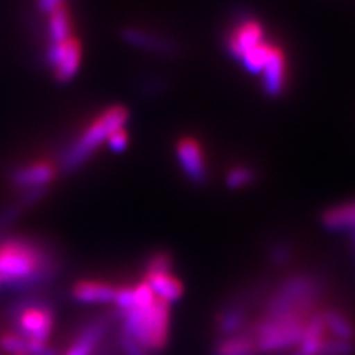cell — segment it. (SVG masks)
Listing matches in <instances>:
<instances>
[{"instance_id": "1", "label": "cell", "mask_w": 355, "mask_h": 355, "mask_svg": "<svg viewBox=\"0 0 355 355\" xmlns=\"http://www.w3.org/2000/svg\"><path fill=\"white\" fill-rule=\"evenodd\" d=\"M60 273L53 250L28 239L0 241V279L17 291H32L48 285Z\"/></svg>"}, {"instance_id": "2", "label": "cell", "mask_w": 355, "mask_h": 355, "mask_svg": "<svg viewBox=\"0 0 355 355\" xmlns=\"http://www.w3.org/2000/svg\"><path fill=\"white\" fill-rule=\"evenodd\" d=\"M170 306L158 300L144 279L133 286L132 308L119 311L122 332L135 339L146 352H159L170 339Z\"/></svg>"}, {"instance_id": "3", "label": "cell", "mask_w": 355, "mask_h": 355, "mask_svg": "<svg viewBox=\"0 0 355 355\" xmlns=\"http://www.w3.org/2000/svg\"><path fill=\"white\" fill-rule=\"evenodd\" d=\"M322 288V282L314 275H291L279 283L266 301L265 316H300L306 319V314L316 306Z\"/></svg>"}, {"instance_id": "4", "label": "cell", "mask_w": 355, "mask_h": 355, "mask_svg": "<svg viewBox=\"0 0 355 355\" xmlns=\"http://www.w3.org/2000/svg\"><path fill=\"white\" fill-rule=\"evenodd\" d=\"M127 121L128 110L123 105H112L101 115H97L94 122L89 123L81 137H78L63 153L61 168L64 171H74L76 168L83 166L91 158V155L96 153L97 148L109 140V137L115 130L125 127Z\"/></svg>"}, {"instance_id": "5", "label": "cell", "mask_w": 355, "mask_h": 355, "mask_svg": "<svg viewBox=\"0 0 355 355\" xmlns=\"http://www.w3.org/2000/svg\"><path fill=\"white\" fill-rule=\"evenodd\" d=\"M13 332L26 340L48 343L55 326V311L46 300L38 296H25L15 301L8 309Z\"/></svg>"}, {"instance_id": "6", "label": "cell", "mask_w": 355, "mask_h": 355, "mask_svg": "<svg viewBox=\"0 0 355 355\" xmlns=\"http://www.w3.org/2000/svg\"><path fill=\"white\" fill-rule=\"evenodd\" d=\"M304 318L300 316H265L250 331L260 354H277L300 347L304 334Z\"/></svg>"}, {"instance_id": "7", "label": "cell", "mask_w": 355, "mask_h": 355, "mask_svg": "<svg viewBox=\"0 0 355 355\" xmlns=\"http://www.w3.org/2000/svg\"><path fill=\"white\" fill-rule=\"evenodd\" d=\"M46 60L55 71L58 81H71L78 74L79 64H81V43L74 37L61 43H51L48 48Z\"/></svg>"}, {"instance_id": "8", "label": "cell", "mask_w": 355, "mask_h": 355, "mask_svg": "<svg viewBox=\"0 0 355 355\" xmlns=\"http://www.w3.org/2000/svg\"><path fill=\"white\" fill-rule=\"evenodd\" d=\"M265 42V30L259 20L241 19L234 25L232 32L229 33L227 42H225V50L230 56L241 61V58L250 51L252 48L259 46L260 43Z\"/></svg>"}, {"instance_id": "9", "label": "cell", "mask_w": 355, "mask_h": 355, "mask_svg": "<svg viewBox=\"0 0 355 355\" xmlns=\"http://www.w3.org/2000/svg\"><path fill=\"white\" fill-rule=\"evenodd\" d=\"M176 157L180 162L181 170L184 171L186 178L196 184H204L207 181V165L206 157L201 145L191 137H184L178 141Z\"/></svg>"}, {"instance_id": "10", "label": "cell", "mask_w": 355, "mask_h": 355, "mask_svg": "<svg viewBox=\"0 0 355 355\" xmlns=\"http://www.w3.org/2000/svg\"><path fill=\"white\" fill-rule=\"evenodd\" d=\"M109 319L105 316H97L86 321L79 329L76 339L69 345L63 355H94L105 334L109 331Z\"/></svg>"}, {"instance_id": "11", "label": "cell", "mask_w": 355, "mask_h": 355, "mask_svg": "<svg viewBox=\"0 0 355 355\" xmlns=\"http://www.w3.org/2000/svg\"><path fill=\"white\" fill-rule=\"evenodd\" d=\"M261 87L263 92L270 97H278L285 91L288 81V61L285 53L277 44H273L270 51L268 61H266L263 71H261Z\"/></svg>"}, {"instance_id": "12", "label": "cell", "mask_w": 355, "mask_h": 355, "mask_svg": "<svg viewBox=\"0 0 355 355\" xmlns=\"http://www.w3.org/2000/svg\"><path fill=\"white\" fill-rule=\"evenodd\" d=\"M121 37L123 42L130 44V46L139 48V50L157 53V55L171 56L178 51L176 43L173 42V40L163 37V35L148 32V30L137 28V26H128V28L122 30Z\"/></svg>"}, {"instance_id": "13", "label": "cell", "mask_w": 355, "mask_h": 355, "mask_svg": "<svg viewBox=\"0 0 355 355\" xmlns=\"http://www.w3.org/2000/svg\"><path fill=\"white\" fill-rule=\"evenodd\" d=\"M56 170L50 162H37L32 165H25L17 168L12 173V184L20 189H33V188H46L48 184L55 180Z\"/></svg>"}, {"instance_id": "14", "label": "cell", "mask_w": 355, "mask_h": 355, "mask_svg": "<svg viewBox=\"0 0 355 355\" xmlns=\"http://www.w3.org/2000/svg\"><path fill=\"white\" fill-rule=\"evenodd\" d=\"M117 288L104 282L81 279L71 288V296L74 301L83 304H110L115 301Z\"/></svg>"}, {"instance_id": "15", "label": "cell", "mask_w": 355, "mask_h": 355, "mask_svg": "<svg viewBox=\"0 0 355 355\" xmlns=\"http://www.w3.org/2000/svg\"><path fill=\"white\" fill-rule=\"evenodd\" d=\"M247 298H235L217 314V331L222 337H230L243 331L247 321Z\"/></svg>"}, {"instance_id": "16", "label": "cell", "mask_w": 355, "mask_h": 355, "mask_svg": "<svg viewBox=\"0 0 355 355\" xmlns=\"http://www.w3.org/2000/svg\"><path fill=\"white\" fill-rule=\"evenodd\" d=\"M145 282L158 300L171 304L183 298V285L173 277L171 270L165 272H145Z\"/></svg>"}, {"instance_id": "17", "label": "cell", "mask_w": 355, "mask_h": 355, "mask_svg": "<svg viewBox=\"0 0 355 355\" xmlns=\"http://www.w3.org/2000/svg\"><path fill=\"white\" fill-rule=\"evenodd\" d=\"M212 355H260L250 331H242L230 337H220L212 347Z\"/></svg>"}, {"instance_id": "18", "label": "cell", "mask_w": 355, "mask_h": 355, "mask_svg": "<svg viewBox=\"0 0 355 355\" xmlns=\"http://www.w3.org/2000/svg\"><path fill=\"white\" fill-rule=\"evenodd\" d=\"M322 319L326 331L331 332V336L334 339L340 340H355V327L354 324L349 321L347 316H344L340 311L337 309H326L322 311Z\"/></svg>"}, {"instance_id": "19", "label": "cell", "mask_w": 355, "mask_h": 355, "mask_svg": "<svg viewBox=\"0 0 355 355\" xmlns=\"http://www.w3.org/2000/svg\"><path fill=\"white\" fill-rule=\"evenodd\" d=\"M322 224L329 230H355V202L340 204L326 211Z\"/></svg>"}, {"instance_id": "20", "label": "cell", "mask_w": 355, "mask_h": 355, "mask_svg": "<svg viewBox=\"0 0 355 355\" xmlns=\"http://www.w3.org/2000/svg\"><path fill=\"white\" fill-rule=\"evenodd\" d=\"M50 15L48 20V32H50L51 43H61L64 40L71 38V21H69V13L68 8L63 6L56 7Z\"/></svg>"}, {"instance_id": "21", "label": "cell", "mask_w": 355, "mask_h": 355, "mask_svg": "<svg viewBox=\"0 0 355 355\" xmlns=\"http://www.w3.org/2000/svg\"><path fill=\"white\" fill-rule=\"evenodd\" d=\"M272 46H273L272 43L263 42V43H260L259 46L252 48L250 51H247L245 55L241 58V63L243 64V68H245L248 73H252V74H261L266 61H268Z\"/></svg>"}, {"instance_id": "22", "label": "cell", "mask_w": 355, "mask_h": 355, "mask_svg": "<svg viewBox=\"0 0 355 355\" xmlns=\"http://www.w3.org/2000/svg\"><path fill=\"white\" fill-rule=\"evenodd\" d=\"M0 349L8 355H28V340L15 332H7L0 337Z\"/></svg>"}, {"instance_id": "23", "label": "cell", "mask_w": 355, "mask_h": 355, "mask_svg": "<svg viewBox=\"0 0 355 355\" xmlns=\"http://www.w3.org/2000/svg\"><path fill=\"white\" fill-rule=\"evenodd\" d=\"M355 354V343L350 340H340L334 337H326L319 350V355H354Z\"/></svg>"}, {"instance_id": "24", "label": "cell", "mask_w": 355, "mask_h": 355, "mask_svg": "<svg viewBox=\"0 0 355 355\" xmlns=\"http://www.w3.org/2000/svg\"><path fill=\"white\" fill-rule=\"evenodd\" d=\"M255 178V171L248 166H235L227 173L225 176V183H227L229 188L239 189L242 186L250 184Z\"/></svg>"}, {"instance_id": "25", "label": "cell", "mask_w": 355, "mask_h": 355, "mask_svg": "<svg viewBox=\"0 0 355 355\" xmlns=\"http://www.w3.org/2000/svg\"><path fill=\"white\" fill-rule=\"evenodd\" d=\"M268 255H270V260H272L275 265H285L286 261L290 260V255H291L290 245L285 242L273 243V245L270 247Z\"/></svg>"}, {"instance_id": "26", "label": "cell", "mask_w": 355, "mask_h": 355, "mask_svg": "<svg viewBox=\"0 0 355 355\" xmlns=\"http://www.w3.org/2000/svg\"><path fill=\"white\" fill-rule=\"evenodd\" d=\"M107 144H109V148L112 150V152H115V153L123 152V150H125L127 145H128V133L125 130V127L115 130L112 135L109 137Z\"/></svg>"}, {"instance_id": "27", "label": "cell", "mask_w": 355, "mask_h": 355, "mask_svg": "<svg viewBox=\"0 0 355 355\" xmlns=\"http://www.w3.org/2000/svg\"><path fill=\"white\" fill-rule=\"evenodd\" d=\"M121 345L125 355H148V352L137 343L135 339H132L130 336H127L125 332L121 331Z\"/></svg>"}, {"instance_id": "28", "label": "cell", "mask_w": 355, "mask_h": 355, "mask_svg": "<svg viewBox=\"0 0 355 355\" xmlns=\"http://www.w3.org/2000/svg\"><path fill=\"white\" fill-rule=\"evenodd\" d=\"M28 355H60V352L48 343L28 340Z\"/></svg>"}, {"instance_id": "29", "label": "cell", "mask_w": 355, "mask_h": 355, "mask_svg": "<svg viewBox=\"0 0 355 355\" xmlns=\"http://www.w3.org/2000/svg\"><path fill=\"white\" fill-rule=\"evenodd\" d=\"M64 0H38V8L43 13H51L56 7L63 6Z\"/></svg>"}, {"instance_id": "30", "label": "cell", "mask_w": 355, "mask_h": 355, "mask_svg": "<svg viewBox=\"0 0 355 355\" xmlns=\"http://www.w3.org/2000/svg\"><path fill=\"white\" fill-rule=\"evenodd\" d=\"M295 355H308V354H303V352H300V350H296Z\"/></svg>"}, {"instance_id": "31", "label": "cell", "mask_w": 355, "mask_h": 355, "mask_svg": "<svg viewBox=\"0 0 355 355\" xmlns=\"http://www.w3.org/2000/svg\"><path fill=\"white\" fill-rule=\"evenodd\" d=\"M0 285H2V279H0Z\"/></svg>"}]
</instances>
